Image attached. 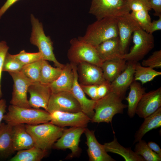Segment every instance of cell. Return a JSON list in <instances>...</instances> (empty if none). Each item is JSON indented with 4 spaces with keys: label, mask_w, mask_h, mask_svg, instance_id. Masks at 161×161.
<instances>
[{
    "label": "cell",
    "mask_w": 161,
    "mask_h": 161,
    "mask_svg": "<svg viewBox=\"0 0 161 161\" xmlns=\"http://www.w3.org/2000/svg\"><path fill=\"white\" fill-rule=\"evenodd\" d=\"M48 153V151L34 146L29 148L18 151L10 161H40L47 155Z\"/></svg>",
    "instance_id": "29"
},
{
    "label": "cell",
    "mask_w": 161,
    "mask_h": 161,
    "mask_svg": "<svg viewBox=\"0 0 161 161\" xmlns=\"http://www.w3.org/2000/svg\"><path fill=\"white\" fill-rule=\"evenodd\" d=\"M161 106V88L145 92L138 103L135 114L142 118L151 115Z\"/></svg>",
    "instance_id": "15"
},
{
    "label": "cell",
    "mask_w": 161,
    "mask_h": 161,
    "mask_svg": "<svg viewBox=\"0 0 161 161\" xmlns=\"http://www.w3.org/2000/svg\"><path fill=\"white\" fill-rule=\"evenodd\" d=\"M144 119L143 122L135 134L134 144L141 140L147 132L161 126V107Z\"/></svg>",
    "instance_id": "28"
},
{
    "label": "cell",
    "mask_w": 161,
    "mask_h": 161,
    "mask_svg": "<svg viewBox=\"0 0 161 161\" xmlns=\"http://www.w3.org/2000/svg\"><path fill=\"white\" fill-rule=\"evenodd\" d=\"M70 43L67 57L70 63L77 66L80 63L85 62L101 67L103 62L95 47L78 38L72 39Z\"/></svg>",
    "instance_id": "6"
},
{
    "label": "cell",
    "mask_w": 161,
    "mask_h": 161,
    "mask_svg": "<svg viewBox=\"0 0 161 161\" xmlns=\"http://www.w3.org/2000/svg\"><path fill=\"white\" fill-rule=\"evenodd\" d=\"M9 47L4 41H0V99L2 97L1 89V79L3 63Z\"/></svg>",
    "instance_id": "37"
},
{
    "label": "cell",
    "mask_w": 161,
    "mask_h": 161,
    "mask_svg": "<svg viewBox=\"0 0 161 161\" xmlns=\"http://www.w3.org/2000/svg\"><path fill=\"white\" fill-rule=\"evenodd\" d=\"M55 111L75 113L82 111L78 102L71 92L52 93L47 106L50 113Z\"/></svg>",
    "instance_id": "10"
},
{
    "label": "cell",
    "mask_w": 161,
    "mask_h": 161,
    "mask_svg": "<svg viewBox=\"0 0 161 161\" xmlns=\"http://www.w3.org/2000/svg\"><path fill=\"white\" fill-rule=\"evenodd\" d=\"M130 90L126 100L128 103L127 113L131 118L134 117L138 103L145 92L141 83L134 80L129 86Z\"/></svg>",
    "instance_id": "27"
},
{
    "label": "cell",
    "mask_w": 161,
    "mask_h": 161,
    "mask_svg": "<svg viewBox=\"0 0 161 161\" xmlns=\"http://www.w3.org/2000/svg\"><path fill=\"white\" fill-rule=\"evenodd\" d=\"M80 85L85 94L88 95L92 99L95 100H98L97 95L98 85H84L80 84Z\"/></svg>",
    "instance_id": "39"
},
{
    "label": "cell",
    "mask_w": 161,
    "mask_h": 161,
    "mask_svg": "<svg viewBox=\"0 0 161 161\" xmlns=\"http://www.w3.org/2000/svg\"><path fill=\"white\" fill-rule=\"evenodd\" d=\"M105 150L118 154L123 157L126 161H145L141 156L137 155L130 148H125L118 142L115 136L113 140L103 145Z\"/></svg>",
    "instance_id": "25"
},
{
    "label": "cell",
    "mask_w": 161,
    "mask_h": 161,
    "mask_svg": "<svg viewBox=\"0 0 161 161\" xmlns=\"http://www.w3.org/2000/svg\"><path fill=\"white\" fill-rule=\"evenodd\" d=\"M42 60L24 65L20 71L33 82H39Z\"/></svg>",
    "instance_id": "33"
},
{
    "label": "cell",
    "mask_w": 161,
    "mask_h": 161,
    "mask_svg": "<svg viewBox=\"0 0 161 161\" xmlns=\"http://www.w3.org/2000/svg\"><path fill=\"white\" fill-rule=\"evenodd\" d=\"M77 70L80 85H99L106 80L101 67L94 64L80 63L77 65Z\"/></svg>",
    "instance_id": "14"
},
{
    "label": "cell",
    "mask_w": 161,
    "mask_h": 161,
    "mask_svg": "<svg viewBox=\"0 0 161 161\" xmlns=\"http://www.w3.org/2000/svg\"><path fill=\"white\" fill-rule=\"evenodd\" d=\"M116 19L120 50L123 55L126 54L132 35L134 31L142 28L130 13L118 16Z\"/></svg>",
    "instance_id": "12"
},
{
    "label": "cell",
    "mask_w": 161,
    "mask_h": 161,
    "mask_svg": "<svg viewBox=\"0 0 161 161\" xmlns=\"http://www.w3.org/2000/svg\"><path fill=\"white\" fill-rule=\"evenodd\" d=\"M161 75L160 72L149 67L143 66L138 62L135 63L134 80L140 81L142 85L152 80L155 77Z\"/></svg>",
    "instance_id": "31"
},
{
    "label": "cell",
    "mask_w": 161,
    "mask_h": 161,
    "mask_svg": "<svg viewBox=\"0 0 161 161\" xmlns=\"http://www.w3.org/2000/svg\"><path fill=\"white\" fill-rule=\"evenodd\" d=\"M84 133L86 137L87 154L90 161H115L105 150L103 145L97 140L94 131L86 128Z\"/></svg>",
    "instance_id": "20"
},
{
    "label": "cell",
    "mask_w": 161,
    "mask_h": 161,
    "mask_svg": "<svg viewBox=\"0 0 161 161\" xmlns=\"http://www.w3.org/2000/svg\"><path fill=\"white\" fill-rule=\"evenodd\" d=\"M86 127H72L66 129L61 137L53 144L52 147L57 149H69L71 151L70 157L78 156L80 152L79 147L80 138Z\"/></svg>",
    "instance_id": "11"
},
{
    "label": "cell",
    "mask_w": 161,
    "mask_h": 161,
    "mask_svg": "<svg viewBox=\"0 0 161 161\" xmlns=\"http://www.w3.org/2000/svg\"><path fill=\"white\" fill-rule=\"evenodd\" d=\"M147 144L153 151L161 157V149L157 144L154 142L149 141Z\"/></svg>",
    "instance_id": "44"
},
{
    "label": "cell",
    "mask_w": 161,
    "mask_h": 161,
    "mask_svg": "<svg viewBox=\"0 0 161 161\" xmlns=\"http://www.w3.org/2000/svg\"><path fill=\"white\" fill-rule=\"evenodd\" d=\"M158 19L151 22L149 33L152 34L155 31L161 30V15Z\"/></svg>",
    "instance_id": "41"
},
{
    "label": "cell",
    "mask_w": 161,
    "mask_h": 161,
    "mask_svg": "<svg viewBox=\"0 0 161 161\" xmlns=\"http://www.w3.org/2000/svg\"><path fill=\"white\" fill-rule=\"evenodd\" d=\"M98 54L103 62L123 58L118 37L106 40L96 47Z\"/></svg>",
    "instance_id": "23"
},
{
    "label": "cell",
    "mask_w": 161,
    "mask_h": 161,
    "mask_svg": "<svg viewBox=\"0 0 161 161\" xmlns=\"http://www.w3.org/2000/svg\"><path fill=\"white\" fill-rule=\"evenodd\" d=\"M14 55L24 65L43 60L42 54L39 52L31 53L23 50Z\"/></svg>",
    "instance_id": "35"
},
{
    "label": "cell",
    "mask_w": 161,
    "mask_h": 161,
    "mask_svg": "<svg viewBox=\"0 0 161 161\" xmlns=\"http://www.w3.org/2000/svg\"><path fill=\"white\" fill-rule=\"evenodd\" d=\"M130 11L126 0H92L89 13L99 20L109 17L116 18Z\"/></svg>",
    "instance_id": "7"
},
{
    "label": "cell",
    "mask_w": 161,
    "mask_h": 161,
    "mask_svg": "<svg viewBox=\"0 0 161 161\" xmlns=\"http://www.w3.org/2000/svg\"><path fill=\"white\" fill-rule=\"evenodd\" d=\"M3 120L12 126L21 123L35 125L50 122L51 116L50 113L45 110L11 105Z\"/></svg>",
    "instance_id": "1"
},
{
    "label": "cell",
    "mask_w": 161,
    "mask_h": 161,
    "mask_svg": "<svg viewBox=\"0 0 161 161\" xmlns=\"http://www.w3.org/2000/svg\"><path fill=\"white\" fill-rule=\"evenodd\" d=\"M28 92L30 95L29 102L31 107L42 108L47 112L48 104L52 94L48 85L39 82L33 83L29 87Z\"/></svg>",
    "instance_id": "17"
},
{
    "label": "cell",
    "mask_w": 161,
    "mask_h": 161,
    "mask_svg": "<svg viewBox=\"0 0 161 161\" xmlns=\"http://www.w3.org/2000/svg\"><path fill=\"white\" fill-rule=\"evenodd\" d=\"M14 82L11 105L22 107L31 108L27 99L29 87L33 82L21 71L9 73Z\"/></svg>",
    "instance_id": "9"
},
{
    "label": "cell",
    "mask_w": 161,
    "mask_h": 161,
    "mask_svg": "<svg viewBox=\"0 0 161 161\" xmlns=\"http://www.w3.org/2000/svg\"><path fill=\"white\" fill-rule=\"evenodd\" d=\"M18 0H7L0 8V19L7 10Z\"/></svg>",
    "instance_id": "42"
},
{
    "label": "cell",
    "mask_w": 161,
    "mask_h": 161,
    "mask_svg": "<svg viewBox=\"0 0 161 161\" xmlns=\"http://www.w3.org/2000/svg\"><path fill=\"white\" fill-rule=\"evenodd\" d=\"M52 124L58 126L64 127H86L91 119L82 112L72 113L55 111L50 113Z\"/></svg>",
    "instance_id": "13"
},
{
    "label": "cell",
    "mask_w": 161,
    "mask_h": 161,
    "mask_svg": "<svg viewBox=\"0 0 161 161\" xmlns=\"http://www.w3.org/2000/svg\"><path fill=\"white\" fill-rule=\"evenodd\" d=\"M130 13L141 27L149 33L151 20L148 13L151 9L148 0H127Z\"/></svg>",
    "instance_id": "16"
},
{
    "label": "cell",
    "mask_w": 161,
    "mask_h": 161,
    "mask_svg": "<svg viewBox=\"0 0 161 161\" xmlns=\"http://www.w3.org/2000/svg\"><path fill=\"white\" fill-rule=\"evenodd\" d=\"M118 37L116 18L109 17L97 20L89 25L85 34L78 38L96 47L106 40Z\"/></svg>",
    "instance_id": "2"
},
{
    "label": "cell",
    "mask_w": 161,
    "mask_h": 161,
    "mask_svg": "<svg viewBox=\"0 0 161 161\" xmlns=\"http://www.w3.org/2000/svg\"><path fill=\"white\" fill-rule=\"evenodd\" d=\"M123 99L111 91L103 97L96 100L95 114L91 120L93 123H112L114 116L122 114L127 105L123 104Z\"/></svg>",
    "instance_id": "3"
},
{
    "label": "cell",
    "mask_w": 161,
    "mask_h": 161,
    "mask_svg": "<svg viewBox=\"0 0 161 161\" xmlns=\"http://www.w3.org/2000/svg\"><path fill=\"white\" fill-rule=\"evenodd\" d=\"M12 141L15 151L27 149L35 146L32 137L27 131L25 124L24 123L13 126Z\"/></svg>",
    "instance_id": "22"
},
{
    "label": "cell",
    "mask_w": 161,
    "mask_h": 161,
    "mask_svg": "<svg viewBox=\"0 0 161 161\" xmlns=\"http://www.w3.org/2000/svg\"><path fill=\"white\" fill-rule=\"evenodd\" d=\"M74 78V73L71 64H64L60 76L48 85L52 93L62 92H71Z\"/></svg>",
    "instance_id": "21"
},
{
    "label": "cell",
    "mask_w": 161,
    "mask_h": 161,
    "mask_svg": "<svg viewBox=\"0 0 161 161\" xmlns=\"http://www.w3.org/2000/svg\"><path fill=\"white\" fill-rule=\"evenodd\" d=\"M133 35L134 45L130 52L124 54L123 58L126 61L138 62L154 48V37L152 34L142 28L134 31Z\"/></svg>",
    "instance_id": "8"
},
{
    "label": "cell",
    "mask_w": 161,
    "mask_h": 161,
    "mask_svg": "<svg viewBox=\"0 0 161 161\" xmlns=\"http://www.w3.org/2000/svg\"><path fill=\"white\" fill-rule=\"evenodd\" d=\"M137 142L134 148L135 154L142 157L145 161H161V157L153 151L145 140L141 139Z\"/></svg>",
    "instance_id": "32"
},
{
    "label": "cell",
    "mask_w": 161,
    "mask_h": 161,
    "mask_svg": "<svg viewBox=\"0 0 161 161\" xmlns=\"http://www.w3.org/2000/svg\"><path fill=\"white\" fill-rule=\"evenodd\" d=\"M111 91V82L107 80H106L98 85L97 95L98 100L105 96Z\"/></svg>",
    "instance_id": "38"
},
{
    "label": "cell",
    "mask_w": 161,
    "mask_h": 161,
    "mask_svg": "<svg viewBox=\"0 0 161 161\" xmlns=\"http://www.w3.org/2000/svg\"><path fill=\"white\" fill-rule=\"evenodd\" d=\"M151 9L154 11L155 16L161 15V0H148Z\"/></svg>",
    "instance_id": "40"
},
{
    "label": "cell",
    "mask_w": 161,
    "mask_h": 161,
    "mask_svg": "<svg viewBox=\"0 0 161 161\" xmlns=\"http://www.w3.org/2000/svg\"><path fill=\"white\" fill-rule=\"evenodd\" d=\"M63 68L52 66L47 61L42 60L39 80L41 83L49 85L60 75Z\"/></svg>",
    "instance_id": "30"
},
{
    "label": "cell",
    "mask_w": 161,
    "mask_h": 161,
    "mask_svg": "<svg viewBox=\"0 0 161 161\" xmlns=\"http://www.w3.org/2000/svg\"></svg>",
    "instance_id": "45"
},
{
    "label": "cell",
    "mask_w": 161,
    "mask_h": 161,
    "mask_svg": "<svg viewBox=\"0 0 161 161\" xmlns=\"http://www.w3.org/2000/svg\"><path fill=\"white\" fill-rule=\"evenodd\" d=\"M24 65L14 55L8 52L5 56L2 67V71L9 72L20 71Z\"/></svg>",
    "instance_id": "34"
},
{
    "label": "cell",
    "mask_w": 161,
    "mask_h": 161,
    "mask_svg": "<svg viewBox=\"0 0 161 161\" xmlns=\"http://www.w3.org/2000/svg\"><path fill=\"white\" fill-rule=\"evenodd\" d=\"M127 61L123 71L111 82V91L124 99L126 92L134 80L135 63Z\"/></svg>",
    "instance_id": "18"
},
{
    "label": "cell",
    "mask_w": 161,
    "mask_h": 161,
    "mask_svg": "<svg viewBox=\"0 0 161 161\" xmlns=\"http://www.w3.org/2000/svg\"><path fill=\"white\" fill-rule=\"evenodd\" d=\"M7 105L6 101L5 99H0V124L5 113L6 112Z\"/></svg>",
    "instance_id": "43"
},
{
    "label": "cell",
    "mask_w": 161,
    "mask_h": 161,
    "mask_svg": "<svg viewBox=\"0 0 161 161\" xmlns=\"http://www.w3.org/2000/svg\"><path fill=\"white\" fill-rule=\"evenodd\" d=\"M71 64L72 67L74 76L71 92L79 103L82 111L91 120L95 114L94 108L96 100L89 99L86 97L78 82L77 66Z\"/></svg>",
    "instance_id": "19"
},
{
    "label": "cell",
    "mask_w": 161,
    "mask_h": 161,
    "mask_svg": "<svg viewBox=\"0 0 161 161\" xmlns=\"http://www.w3.org/2000/svg\"><path fill=\"white\" fill-rule=\"evenodd\" d=\"M25 126L33 139L35 146L46 151L52 147L65 129L50 122L35 125L25 124Z\"/></svg>",
    "instance_id": "4"
},
{
    "label": "cell",
    "mask_w": 161,
    "mask_h": 161,
    "mask_svg": "<svg viewBox=\"0 0 161 161\" xmlns=\"http://www.w3.org/2000/svg\"><path fill=\"white\" fill-rule=\"evenodd\" d=\"M142 65L152 68H161V50L154 52L146 59L143 61Z\"/></svg>",
    "instance_id": "36"
},
{
    "label": "cell",
    "mask_w": 161,
    "mask_h": 161,
    "mask_svg": "<svg viewBox=\"0 0 161 161\" xmlns=\"http://www.w3.org/2000/svg\"><path fill=\"white\" fill-rule=\"evenodd\" d=\"M30 20L32 25L31 43L38 48L43 60L52 61L56 67L63 68L64 64L59 63L56 58L53 43L50 37L45 35L42 23L32 14L30 15Z\"/></svg>",
    "instance_id": "5"
},
{
    "label": "cell",
    "mask_w": 161,
    "mask_h": 161,
    "mask_svg": "<svg viewBox=\"0 0 161 161\" xmlns=\"http://www.w3.org/2000/svg\"><path fill=\"white\" fill-rule=\"evenodd\" d=\"M126 61L123 58L106 61L101 66L105 79L111 82L124 69Z\"/></svg>",
    "instance_id": "26"
},
{
    "label": "cell",
    "mask_w": 161,
    "mask_h": 161,
    "mask_svg": "<svg viewBox=\"0 0 161 161\" xmlns=\"http://www.w3.org/2000/svg\"><path fill=\"white\" fill-rule=\"evenodd\" d=\"M13 126L6 123L0 124V159H6L13 154Z\"/></svg>",
    "instance_id": "24"
}]
</instances>
